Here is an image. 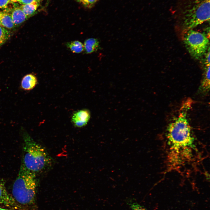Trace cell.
<instances>
[{"mask_svg":"<svg viewBox=\"0 0 210 210\" xmlns=\"http://www.w3.org/2000/svg\"><path fill=\"white\" fill-rule=\"evenodd\" d=\"M191 105L189 99L182 104L179 113L168 125L166 137L172 158L181 160L190 157L196 148L195 140L188 119Z\"/></svg>","mask_w":210,"mask_h":210,"instance_id":"6da1fadb","label":"cell"},{"mask_svg":"<svg viewBox=\"0 0 210 210\" xmlns=\"http://www.w3.org/2000/svg\"><path fill=\"white\" fill-rule=\"evenodd\" d=\"M22 136L24 155L22 164L36 174L44 170L51 162L48 154L26 132L23 131Z\"/></svg>","mask_w":210,"mask_h":210,"instance_id":"7a4b0ae2","label":"cell"},{"mask_svg":"<svg viewBox=\"0 0 210 210\" xmlns=\"http://www.w3.org/2000/svg\"><path fill=\"white\" fill-rule=\"evenodd\" d=\"M37 186L36 174L21 164L13 186L12 195L15 201L23 205L33 204L35 201Z\"/></svg>","mask_w":210,"mask_h":210,"instance_id":"3957f363","label":"cell"},{"mask_svg":"<svg viewBox=\"0 0 210 210\" xmlns=\"http://www.w3.org/2000/svg\"><path fill=\"white\" fill-rule=\"evenodd\" d=\"M210 0H188L179 10L185 30L194 27L210 20Z\"/></svg>","mask_w":210,"mask_h":210,"instance_id":"277c9868","label":"cell"},{"mask_svg":"<svg viewBox=\"0 0 210 210\" xmlns=\"http://www.w3.org/2000/svg\"><path fill=\"white\" fill-rule=\"evenodd\" d=\"M185 30L183 40L186 49L195 58H200L209 48V37L205 33L192 29Z\"/></svg>","mask_w":210,"mask_h":210,"instance_id":"5b68a950","label":"cell"},{"mask_svg":"<svg viewBox=\"0 0 210 210\" xmlns=\"http://www.w3.org/2000/svg\"><path fill=\"white\" fill-rule=\"evenodd\" d=\"M90 118V114L87 110H82L75 112L72 117V121L74 125L77 127L85 126Z\"/></svg>","mask_w":210,"mask_h":210,"instance_id":"8992f818","label":"cell"},{"mask_svg":"<svg viewBox=\"0 0 210 210\" xmlns=\"http://www.w3.org/2000/svg\"><path fill=\"white\" fill-rule=\"evenodd\" d=\"M0 204L7 206L16 207V202L13 197L7 192L4 181L0 178Z\"/></svg>","mask_w":210,"mask_h":210,"instance_id":"52a82bcc","label":"cell"},{"mask_svg":"<svg viewBox=\"0 0 210 210\" xmlns=\"http://www.w3.org/2000/svg\"><path fill=\"white\" fill-rule=\"evenodd\" d=\"M37 83L36 77L34 74H29L23 78L21 82V87L24 90H30L35 87Z\"/></svg>","mask_w":210,"mask_h":210,"instance_id":"ba28073f","label":"cell"},{"mask_svg":"<svg viewBox=\"0 0 210 210\" xmlns=\"http://www.w3.org/2000/svg\"><path fill=\"white\" fill-rule=\"evenodd\" d=\"M11 14L15 27L21 24L28 18L20 7L14 8L12 10Z\"/></svg>","mask_w":210,"mask_h":210,"instance_id":"9c48e42d","label":"cell"},{"mask_svg":"<svg viewBox=\"0 0 210 210\" xmlns=\"http://www.w3.org/2000/svg\"><path fill=\"white\" fill-rule=\"evenodd\" d=\"M0 25L6 29L14 28L15 27L10 14L6 12H0Z\"/></svg>","mask_w":210,"mask_h":210,"instance_id":"30bf717a","label":"cell"},{"mask_svg":"<svg viewBox=\"0 0 210 210\" xmlns=\"http://www.w3.org/2000/svg\"><path fill=\"white\" fill-rule=\"evenodd\" d=\"M84 47L86 53H91L98 50L99 47V42L95 38H88L85 41Z\"/></svg>","mask_w":210,"mask_h":210,"instance_id":"8fae6325","label":"cell"},{"mask_svg":"<svg viewBox=\"0 0 210 210\" xmlns=\"http://www.w3.org/2000/svg\"><path fill=\"white\" fill-rule=\"evenodd\" d=\"M210 88V65L206 66L200 90L203 93L207 92Z\"/></svg>","mask_w":210,"mask_h":210,"instance_id":"7c38bea8","label":"cell"},{"mask_svg":"<svg viewBox=\"0 0 210 210\" xmlns=\"http://www.w3.org/2000/svg\"><path fill=\"white\" fill-rule=\"evenodd\" d=\"M38 5V1H35L30 4H23L20 8L25 15L28 17L35 12Z\"/></svg>","mask_w":210,"mask_h":210,"instance_id":"4fadbf2b","label":"cell"},{"mask_svg":"<svg viewBox=\"0 0 210 210\" xmlns=\"http://www.w3.org/2000/svg\"><path fill=\"white\" fill-rule=\"evenodd\" d=\"M66 46L73 52L79 53L84 50V45L80 42L75 41L67 43Z\"/></svg>","mask_w":210,"mask_h":210,"instance_id":"5bb4252c","label":"cell"},{"mask_svg":"<svg viewBox=\"0 0 210 210\" xmlns=\"http://www.w3.org/2000/svg\"><path fill=\"white\" fill-rule=\"evenodd\" d=\"M10 36L9 31L0 25V47L8 40Z\"/></svg>","mask_w":210,"mask_h":210,"instance_id":"9a60e30c","label":"cell"},{"mask_svg":"<svg viewBox=\"0 0 210 210\" xmlns=\"http://www.w3.org/2000/svg\"><path fill=\"white\" fill-rule=\"evenodd\" d=\"M128 203L132 210H147L145 208L136 202H130Z\"/></svg>","mask_w":210,"mask_h":210,"instance_id":"2e32d148","label":"cell"},{"mask_svg":"<svg viewBox=\"0 0 210 210\" xmlns=\"http://www.w3.org/2000/svg\"><path fill=\"white\" fill-rule=\"evenodd\" d=\"M97 0H81L80 2L86 6L88 8L91 7Z\"/></svg>","mask_w":210,"mask_h":210,"instance_id":"e0dca14e","label":"cell"},{"mask_svg":"<svg viewBox=\"0 0 210 210\" xmlns=\"http://www.w3.org/2000/svg\"><path fill=\"white\" fill-rule=\"evenodd\" d=\"M209 48L208 49V52L206 53L205 64V66H207L210 65V50Z\"/></svg>","mask_w":210,"mask_h":210,"instance_id":"ac0fdd59","label":"cell"},{"mask_svg":"<svg viewBox=\"0 0 210 210\" xmlns=\"http://www.w3.org/2000/svg\"><path fill=\"white\" fill-rule=\"evenodd\" d=\"M10 1L9 0H0V8H6Z\"/></svg>","mask_w":210,"mask_h":210,"instance_id":"d6986e66","label":"cell"},{"mask_svg":"<svg viewBox=\"0 0 210 210\" xmlns=\"http://www.w3.org/2000/svg\"><path fill=\"white\" fill-rule=\"evenodd\" d=\"M38 0H19L18 2L20 4H25L32 3L35 1H38Z\"/></svg>","mask_w":210,"mask_h":210,"instance_id":"ffe728a7","label":"cell"},{"mask_svg":"<svg viewBox=\"0 0 210 210\" xmlns=\"http://www.w3.org/2000/svg\"><path fill=\"white\" fill-rule=\"evenodd\" d=\"M10 1H11L13 2H15L18 1L19 0H9Z\"/></svg>","mask_w":210,"mask_h":210,"instance_id":"44dd1931","label":"cell"},{"mask_svg":"<svg viewBox=\"0 0 210 210\" xmlns=\"http://www.w3.org/2000/svg\"><path fill=\"white\" fill-rule=\"evenodd\" d=\"M0 210H12V209H4L3 208H0Z\"/></svg>","mask_w":210,"mask_h":210,"instance_id":"7402d4cb","label":"cell"},{"mask_svg":"<svg viewBox=\"0 0 210 210\" xmlns=\"http://www.w3.org/2000/svg\"><path fill=\"white\" fill-rule=\"evenodd\" d=\"M77 1L80 2L81 0H76Z\"/></svg>","mask_w":210,"mask_h":210,"instance_id":"603a6c76","label":"cell"}]
</instances>
